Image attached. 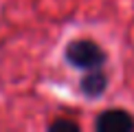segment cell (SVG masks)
<instances>
[{
  "mask_svg": "<svg viewBox=\"0 0 134 132\" xmlns=\"http://www.w3.org/2000/svg\"><path fill=\"white\" fill-rule=\"evenodd\" d=\"M48 130H79V125L75 123V121H70V119H55L48 123Z\"/></svg>",
  "mask_w": 134,
  "mask_h": 132,
  "instance_id": "277c9868",
  "label": "cell"
},
{
  "mask_svg": "<svg viewBox=\"0 0 134 132\" xmlns=\"http://www.w3.org/2000/svg\"><path fill=\"white\" fill-rule=\"evenodd\" d=\"M94 128L99 132H125L134 130V117L130 112L121 108H110L103 110L97 119H94Z\"/></svg>",
  "mask_w": 134,
  "mask_h": 132,
  "instance_id": "7a4b0ae2",
  "label": "cell"
},
{
  "mask_svg": "<svg viewBox=\"0 0 134 132\" xmlns=\"http://www.w3.org/2000/svg\"><path fill=\"white\" fill-rule=\"evenodd\" d=\"M64 57L70 66H75L79 70H92V68H101L108 55L92 40H72L66 46Z\"/></svg>",
  "mask_w": 134,
  "mask_h": 132,
  "instance_id": "6da1fadb",
  "label": "cell"
},
{
  "mask_svg": "<svg viewBox=\"0 0 134 132\" xmlns=\"http://www.w3.org/2000/svg\"><path fill=\"white\" fill-rule=\"evenodd\" d=\"M108 88V77L105 73H101V68H92V70H86V75L81 77L79 81V90L83 97H90V99H97L101 97Z\"/></svg>",
  "mask_w": 134,
  "mask_h": 132,
  "instance_id": "3957f363",
  "label": "cell"
}]
</instances>
